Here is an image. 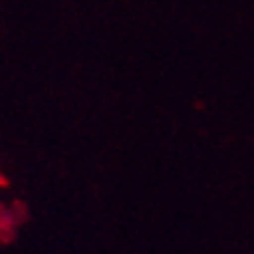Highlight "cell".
<instances>
[{"instance_id":"6da1fadb","label":"cell","mask_w":254,"mask_h":254,"mask_svg":"<svg viewBox=\"0 0 254 254\" xmlns=\"http://www.w3.org/2000/svg\"><path fill=\"white\" fill-rule=\"evenodd\" d=\"M19 222H21V219L16 217L14 210L0 205V243H9V240L14 238L16 224Z\"/></svg>"},{"instance_id":"7a4b0ae2","label":"cell","mask_w":254,"mask_h":254,"mask_svg":"<svg viewBox=\"0 0 254 254\" xmlns=\"http://www.w3.org/2000/svg\"><path fill=\"white\" fill-rule=\"evenodd\" d=\"M5 185H7V177H5L2 173H0V187H5Z\"/></svg>"}]
</instances>
